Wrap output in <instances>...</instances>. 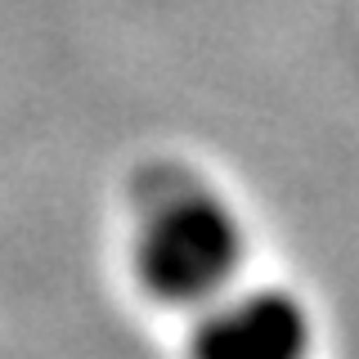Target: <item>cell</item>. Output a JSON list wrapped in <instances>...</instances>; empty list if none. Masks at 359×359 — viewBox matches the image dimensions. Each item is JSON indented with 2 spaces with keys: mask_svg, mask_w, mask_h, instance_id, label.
<instances>
[{
  "mask_svg": "<svg viewBox=\"0 0 359 359\" xmlns=\"http://www.w3.org/2000/svg\"><path fill=\"white\" fill-rule=\"evenodd\" d=\"M194 328V359H306L310 314L292 292L247 287L202 301Z\"/></svg>",
  "mask_w": 359,
  "mask_h": 359,
  "instance_id": "cell-2",
  "label": "cell"
},
{
  "mask_svg": "<svg viewBox=\"0 0 359 359\" xmlns=\"http://www.w3.org/2000/svg\"><path fill=\"white\" fill-rule=\"evenodd\" d=\"M135 274L157 301L202 306L243 261V224L202 175L175 162L135 175Z\"/></svg>",
  "mask_w": 359,
  "mask_h": 359,
  "instance_id": "cell-1",
  "label": "cell"
}]
</instances>
